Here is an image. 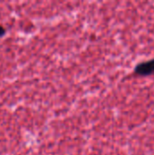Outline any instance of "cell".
I'll return each mask as SVG.
<instances>
[{"instance_id": "6da1fadb", "label": "cell", "mask_w": 154, "mask_h": 155, "mask_svg": "<svg viewBox=\"0 0 154 155\" xmlns=\"http://www.w3.org/2000/svg\"><path fill=\"white\" fill-rule=\"evenodd\" d=\"M135 74L143 76L150 75L154 73V59L139 64L134 70Z\"/></svg>"}, {"instance_id": "7a4b0ae2", "label": "cell", "mask_w": 154, "mask_h": 155, "mask_svg": "<svg viewBox=\"0 0 154 155\" xmlns=\"http://www.w3.org/2000/svg\"><path fill=\"white\" fill-rule=\"evenodd\" d=\"M4 34H5V29L0 25V36H2Z\"/></svg>"}]
</instances>
